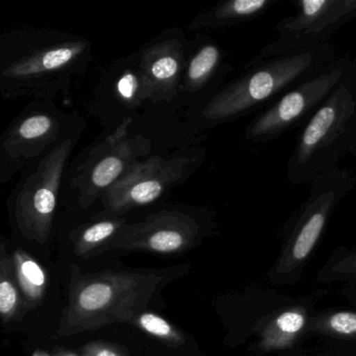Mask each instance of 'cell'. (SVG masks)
I'll list each match as a JSON object with an SVG mask.
<instances>
[{
  "instance_id": "6da1fadb",
  "label": "cell",
  "mask_w": 356,
  "mask_h": 356,
  "mask_svg": "<svg viewBox=\"0 0 356 356\" xmlns=\"http://www.w3.org/2000/svg\"><path fill=\"white\" fill-rule=\"evenodd\" d=\"M93 43L82 35L22 26L0 35V95L54 101L85 76Z\"/></svg>"
},
{
  "instance_id": "7a4b0ae2",
  "label": "cell",
  "mask_w": 356,
  "mask_h": 356,
  "mask_svg": "<svg viewBox=\"0 0 356 356\" xmlns=\"http://www.w3.org/2000/svg\"><path fill=\"white\" fill-rule=\"evenodd\" d=\"M191 266L160 270L83 273L70 266V293L55 339L97 330L114 323H130L147 312L164 285L186 274Z\"/></svg>"
},
{
  "instance_id": "3957f363",
  "label": "cell",
  "mask_w": 356,
  "mask_h": 356,
  "mask_svg": "<svg viewBox=\"0 0 356 356\" xmlns=\"http://www.w3.org/2000/svg\"><path fill=\"white\" fill-rule=\"evenodd\" d=\"M327 289L291 296L268 287H248L237 301L235 329L247 356H298L304 334Z\"/></svg>"
},
{
  "instance_id": "277c9868",
  "label": "cell",
  "mask_w": 356,
  "mask_h": 356,
  "mask_svg": "<svg viewBox=\"0 0 356 356\" xmlns=\"http://www.w3.org/2000/svg\"><path fill=\"white\" fill-rule=\"evenodd\" d=\"M133 120L99 135L70 164L60 202L89 211L137 162L149 157L152 143L143 135L131 134Z\"/></svg>"
},
{
  "instance_id": "5b68a950",
  "label": "cell",
  "mask_w": 356,
  "mask_h": 356,
  "mask_svg": "<svg viewBox=\"0 0 356 356\" xmlns=\"http://www.w3.org/2000/svg\"><path fill=\"white\" fill-rule=\"evenodd\" d=\"M84 131L74 133L29 166L8 199V210L26 241L44 245L53 234L62 185L72 152Z\"/></svg>"
},
{
  "instance_id": "8992f818",
  "label": "cell",
  "mask_w": 356,
  "mask_h": 356,
  "mask_svg": "<svg viewBox=\"0 0 356 356\" xmlns=\"http://www.w3.org/2000/svg\"><path fill=\"white\" fill-rule=\"evenodd\" d=\"M86 120L54 101L33 99L10 122L0 138V182L22 174L61 141L84 131Z\"/></svg>"
},
{
  "instance_id": "52a82bcc",
  "label": "cell",
  "mask_w": 356,
  "mask_h": 356,
  "mask_svg": "<svg viewBox=\"0 0 356 356\" xmlns=\"http://www.w3.org/2000/svg\"><path fill=\"white\" fill-rule=\"evenodd\" d=\"M203 162L197 147L168 155H149L135 163L97 204L92 218H122L134 210L153 205L172 189L184 184Z\"/></svg>"
},
{
  "instance_id": "ba28073f",
  "label": "cell",
  "mask_w": 356,
  "mask_h": 356,
  "mask_svg": "<svg viewBox=\"0 0 356 356\" xmlns=\"http://www.w3.org/2000/svg\"><path fill=\"white\" fill-rule=\"evenodd\" d=\"M209 230L210 216L205 209L183 204L164 206L140 220H128L105 252L180 255L201 243Z\"/></svg>"
},
{
  "instance_id": "9c48e42d",
  "label": "cell",
  "mask_w": 356,
  "mask_h": 356,
  "mask_svg": "<svg viewBox=\"0 0 356 356\" xmlns=\"http://www.w3.org/2000/svg\"><path fill=\"white\" fill-rule=\"evenodd\" d=\"M151 103L139 53L114 60L95 74L89 112L103 122L106 131L133 120L145 104Z\"/></svg>"
},
{
  "instance_id": "30bf717a",
  "label": "cell",
  "mask_w": 356,
  "mask_h": 356,
  "mask_svg": "<svg viewBox=\"0 0 356 356\" xmlns=\"http://www.w3.org/2000/svg\"><path fill=\"white\" fill-rule=\"evenodd\" d=\"M312 61L308 54L293 56L243 76L212 97L201 110L200 118L205 122H218L236 118L293 82Z\"/></svg>"
},
{
  "instance_id": "8fae6325",
  "label": "cell",
  "mask_w": 356,
  "mask_h": 356,
  "mask_svg": "<svg viewBox=\"0 0 356 356\" xmlns=\"http://www.w3.org/2000/svg\"><path fill=\"white\" fill-rule=\"evenodd\" d=\"M191 40L182 29L164 31L139 49L151 103H170L181 93Z\"/></svg>"
},
{
  "instance_id": "7c38bea8",
  "label": "cell",
  "mask_w": 356,
  "mask_h": 356,
  "mask_svg": "<svg viewBox=\"0 0 356 356\" xmlns=\"http://www.w3.org/2000/svg\"><path fill=\"white\" fill-rule=\"evenodd\" d=\"M341 293L345 303L312 314L298 356H356V283Z\"/></svg>"
},
{
  "instance_id": "4fadbf2b",
  "label": "cell",
  "mask_w": 356,
  "mask_h": 356,
  "mask_svg": "<svg viewBox=\"0 0 356 356\" xmlns=\"http://www.w3.org/2000/svg\"><path fill=\"white\" fill-rule=\"evenodd\" d=\"M328 213V204H322L308 211L296 225L266 273V278L273 285H296L301 281L324 230Z\"/></svg>"
},
{
  "instance_id": "5bb4252c",
  "label": "cell",
  "mask_w": 356,
  "mask_h": 356,
  "mask_svg": "<svg viewBox=\"0 0 356 356\" xmlns=\"http://www.w3.org/2000/svg\"><path fill=\"white\" fill-rule=\"evenodd\" d=\"M339 72H333L314 79L297 90L291 91L251 127L250 135L264 136L282 130L324 97L339 80Z\"/></svg>"
},
{
  "instance_id": "9a60e30c",
  "label": "cell",
  "mask_w": 356,
  "mask_h": 356,
  "mask_svg": "<svg viewBox=\"0 0 356 356\" xmlns=\"http://www.w3.org/2000/svg\"><path fill=\"white\" fill-rule=\"evenodd\" d=\"M220 60V47L208 37L195 34L191 40L181 93L197 95L203 91L218 72Z\"/></svg>"
},
{
  "instance_id": "2e32d148",
  "label": "cell",
  "mask_w": 356,
  "mask_h": 356,
  "mask_svg": "<svg viewBox=\"0 0 356 356\" xmlns=\"http://www.w3.org/2000/svg\"><path fill=\"white\" fill-rule=\"evenodd\" d=\"M126 216L115 218H89L68 234L74 253L90 258L105 253L106 248L128 222Z\"/></svg>"
},
{
  "instance_id": "e0dca14e",
  "label": "cell",
  "mask_w": 356,
  "mask_h": 356,
  "mask_svg": "<svg viewBox=\"0 0 356 356\" xmlns=\"http://www.w3.org/2000/svg\"><path fill=\"white\" fill-rule=\"evenodd\" d=\"M16 280L24 300V312L34 309L42 303L47 289V274L32 255L16 248L12 253Z\"/></svg>"
},
{
  "instance_id": "ac0fdd59",
  "label": "cell",
  "mask_w": 356,
  "mask_h": 356,
  "mask_svg": "<svg viewBox=\"0 0 356 356\" xmlns=\"http://www.w3.org/2000/svg\"><path fill=\"white\" fill-rule=\"evenodd\" d=\"M268 3V0H232L220 3L206 11L200 12L187 26V30L193 34H201L204 31L230 26L239 20L255 15Z\"/></svg>"
},
{
  "instance_id": "d6986e66",
  "label": "cell",
  "mask_w": 356,
  "mask_h": 356,
  "mask_svg": "<svg viewBox=\"0 0 356 356\" xmlns=\"http://www.w3.org/2000/svg\"><path fill=\"white\" fill-rule=\"evenodd\" d=\"M26 314L24 300L16 280L12 254L7 243H0V316L3 324L19 321Z\"/></svg>"
},
{
  "instance_id": "ffe728a7",
  "label": "cell",
  "mask_w": 356,
  "mask_h": 356,
  "mask_svg": "<svg viewBox=\"0 0 356 356\" xmlns=\"http://www.w3.org/2000/svg\"><path fill=\"white\" fill-rule=\"evenodd\" d=\"M316 281L322 284L356 283V248H339L318 270Z\"/></svg>"
},
{
  "instance_id": "44dd1931",
  "label": "cell",
  "mask_w": 356,
  "mask_h": 356,
  "mask_svg": "<svg viewBox=\"0 0 356 356\" xmlns=\"http://www.w3.org/2000/svg\"><path fill=\"white\" fill-rule=\"evenodd\" d=\"M337 109L334 102L321 108L306 127L299 147V157L306 159L323 140L337 122Z\"/></svg>"
},
{
  "instance_id": "7402d4cb",
  "label": "cell",
  "mask_w": 356,
  "mask_h": 356,
  "mask_svg": "<svg viewBox=\"0 0 356 356\" xmlns=\"http://www.w3.org/2000/svg\"><path fill=\"white\" fill-rule=\"evenodd\" d=\"M132 324L166 345L179 347L186 343V337L180 329L155 312H143L133 321Z\"/></svg>"
},
{
  "instance_id": "603a6c76",
  "label": "cell",
  "mask_w": 356,
  "mask_h": 356,
  "mask_svg": "<svg viewBox=\"0 0 356 356\" xmlns=\"http://www.w3.org/2000/svg\"><path fill=\"white\" fill-rule=\"evenodd\" d=\"M333 1H326V0H304L301 1V16H300V24H312L322 19L323 16L331 10V7L334 6Z\"/></svg>"
},
{
  "instance_id": "cb8c5ba5",
  "label": "cell",
  "mask_w": 356,
  "mask_h": 356,
  "mask_svg": "<svg viewBox=\"0 0 356 356\" xmlns=\"http://www.w3.org/2000/svg\"><path fill=\"white\" fill-rule=\"evenodd\" d=\"M81 356H128L118 346L101 341L87 343L81 350Z\"/></svg>"
},
{
  "instance_id": "d4e9b609",
  "label": "cell",
  "mask_w": 356,
  "mask_h": 356,
  "mask_svg": "<svg viewBox=\"0 0 356 356\" xmlns=\"http://www.w3.org/2000/svg\"><path fill=\"white\" fill-rule=\"evenodd\" d=\"M55 356H79L78 354L74 353V352L68 351V350H60L56 353Z\"/></svg>"
}]
</instances>
